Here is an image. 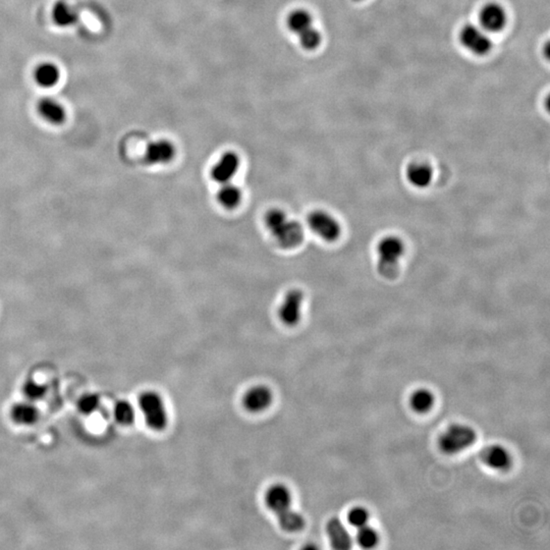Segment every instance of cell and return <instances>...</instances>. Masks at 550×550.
<instances>
[{
  "label": "cell",
  "instance_id": "1",
  "mask_svg": "<svg viewBox=\"0 0 550 550\" xmlns=\"http://www.w3.org/2000/svg\"><path fill=\"white\" fill-rule=\"evenodd\" d=\"M265 503L276 515L278 523L284 531L295 533L305 527V519L293 510V496L284 484H275L267 490Z\"/></svg>",
  "mask_w": 550,
  "mask_h": 550
},
{
  "label": "cell",
  "instance_id": "2",
  "mask_svg": "<svg viewBox=\"0 0 550 550\" xmlns=\"http://www.w3.org/2000/svg\"><path fill=\"white\" fill-rule=\"evenodd\" d=\"M264 223L271 236L284 249H295L303 242V225L291 218L284 210L278 208L269 210L265 214Z\"/></svg>",
  "mask_w": 550,
  "mask_h": 550
},
{
  "label": "cell",
  "instance_id": "3",
  "mask_svg": "<svg viewBox=\"0 0 550 550\" xmlns=\"http://www.w3.org/2000/svg\"><path fill=\"white\" fill-rule=\"evenodd\" d=\"M286 27L299 39L300 45L307 51L319 47L321 35L313 25L312 15L308 10L297 8L291 10L286 19Z\"/></svg>",
  "mask_w": 550,
  "mask_h": 550
},
{
  "label": "cell",
  "instance_id": "4",
  "mask_svg": "<svg viewBox=\"0 0 550 550\" xmlns=\"http://www.w3.org/2000/svg\"><path fill=\"white\" fill-rule=\"evenodd\" d=\"M405 253V243L398 236H389L382 238L377 246L379 273L387 278L394 277L398 273Z\"/></svg>",
  "mask_w": 550,
  "mask_h": 550
},
{
  "label": "cell",
  "instance_id": "5",
  "mask_svg": "<svg viewBox=\"0 0 550 550\" xmlns=\"http://www.w3.org/2000/svg\"><path fill=\"white\" fill-rule=\"evenodd\" d=\"M139 407L149 428L162 431L168 424V413L163 398L155 391H145L140 396Z\"/></svg>",
  "mask_w": 550,
  "mask_h": 550
},
{
  "label": "cell",
  "instance_id": "6",
  "mask_svg": "<svg viewBox=\"0 0 550 550\" xmlns=\"http://www.w3.org/2000/svg\"><path fill=\"white\" fill-rule=\"evenodd\" d=\"M476 432L472 427L455 424L448 427L438 440V446L446 455H457L473 446Z\"/></svg>",
  "mask_w": 550,
  "mask_h": 550
},
{
  "label": "cell",
  "instance_id": "7",
  "mask_svg": "<svg viewBox=\"0 0 550 550\" xmlns=\"http://www.w3.org/2000/svg\"><path fill=\"white\" fill-rule=\"evenodd\" d=\"M311 231L326 242H337L341 236V225L332 214L324 210H315L308 216Z\"/></svg>",
  "mask_w": 550,
  "mask_h": 550
},
{
  "label": "cell",
  "instance_id": "8",
  "mask_svg": "<svg viewBox=\"0 0 550 550\" xmlns=\"http://www.w3.org/2000/svg\"><path fill=\"white\" fill-rule=\"evenodd\" d=\"M304 298L303 291L298 289H293L286 293L278 310V316L282 323L288 326H295L299 323L302 317Z\"/></svg>",
  "mask_w": 550,
  "mask_h": 550
},
{
  "label": "cell",
  "instance_id": "9",
  "mask_svg": "<svg viewBox=\"0 0 550 550\" xmlns=\"http://www.w3.org/2000/svg\"><path fill=\"white\" fill-rule=\"evenodd\" d=\"M240 165V156L234 151H227L223 153L218 161L212 166L210 175L212 179L220 185L229 183L238 174Z\"/></svg>",
  "mask_w": 550,
  "mask_h": 550
},
{
  "label": "cell",
  "instance_id": "10",
  "mask_svg": "<svg viewBox=\"0 0 550 550\" xmlns=\"http://www.w3.org/2000/svg\"><path fill=\"white\" fill-rule=\"evenodd\" d=\"M177 155V148L170 140L160 139L147 146L144 160L150 165L170 163Z\"/></svg>",
  "mask_w": 550,
  "mask_h": 550
},
{
  "label": "cell",
  "instance_id": "11",
  "mask_svg": "<svg viewBox=\"0 0 550 550\" xmlns=\"http://www.w3.org/2000/svg\"><path fill=\"white\" fill-rule=\"evenodd\" d=\"M460 39L467 49L470 50L477 56H484L492 49V41L487 35L473 25H468L463 28Z\"/></svg>",
  "mask_w": 550,
  "mask_h": 550
},
{
  "label": "cell",
  "instance_id": "12",
  "mask_svg": "<svg viewBox=\"0 0 550 550\" xmlns=\"http://www.w3.org/2000/svg\"><path fill=\"white\" fill-rule=\"evenodd\" d=\"M273 401V391L267 387L258 385V387H252L246 392L243 404L251 413H261L270 407Z\"/></svg>",
  "mask_w": 550,
  "mask_h": 550
},
{
  "label": "cell",
  "instance_id": "13",
  "mask_svg": "<svg viewBox=\"0 0 550 550\" xmlns=\"http://www.w3.org/2000/svg\"><path fill=\"white\" fill-rule=\"evenodd\" d=\"M326 532L330 538L332 549L347 550L352 547V537L341 520L333 518L326 525Z\"/></svg>",
  "mask_w": 550,
  "mask_h": 550
},
{
  "label": "cell",
  "instance_id": "14",
  "mask_svg": "<svg viewBox=\"0 0 550 550\" xmlns=\"http://www.w3.org/2000/svg\"><path fill=\"white\" fill-rule=\"evenodd\" d=\"M410 185L417 188H426L432 183L433 170L428 164L415 162L407 166L405 172Z\"/></svg>",
  "mask_w": 550,
  "mask_h": 550
},
{
  "label": "cell",
  "instance_id": "15",
  "mask_svg": "<svg viewBox=\"0 0 550 550\" xmlns=\"http://www.w3.org/2000/svg\"><path fill=\"white\" fill-rule=\"evenodd\" d=\"M484 463L496 471H505L512 466V455L507 448L501 446H492L482 455Z\"/></svg>",
  "mask_w": 550,
  "mask_h": 550
},
{
  "label": "cell",
  "instance_id": "16",
  "mask_svg": "<svg viewBox=\"0 0 550 550\" xmlns=\"http://www.w3.org/2000/svg\"><path fill=\"white\" fill-rule=\"evenodd\" d=\"M505 10L496 4H488L482 10L480 15V22L484 30L490 32H497L503 29L505 25Z\"/></svg>",
  "mask_w": 550,
  "mask_h": 550
},
{
  "label": "cell",
  "instance_id": "17",
  "mask_svg": "<svg viewBox=\"0 0 550 550\" xmlns=\"http://www.w3.org/2000/svg\"><path fill=\"white\" fill-rule=\"evenodd\" d=\"M38 113L46 122L61 124L67 120V111L61 103L52 98H43L38 103Z\"/></svg>",
  "mask_w": 550,
  "mask_h": 550
},
{
  "label": "cell",
  "instance_id": "18",
  "mask_svg": "<svg viewBox=\"0 0 550 550\" xmlns=\"http://www.w3.org/2000/svg\"><path fill=\"white\" fill-rule=\"evenodd\" d=\"M10 415L12 420L17 424L29 426L38 421L40 413H39L38 407H36L35 403L27 401V402L17 403L13 405Z\"/></svg>",
  "mask_w": 550,
  "mask_h": 550
},
{
  "label": "cell",
  "instance_id": "19",
  "mask_svg": "<svg viewBox=\"0 0 550 550\" xmlns=\"http://www.w3.org/2000/svg\"><path fill=\"white\" fill-rule=\"evenodd\" d=\"M34 80L40 87H54L60 80V71H59L58 65L54 63H41L35 70Z\"/></svg>",
  "mask_w": 550,
  "mask_h": 550
},
{
  "label": "cell",
  "instance_id": "20",
  "mask_svg": "<svg viewBox=\"0 0 550 550\" xmlns=\"http://www.w3.org/2000/svg\"><path fill=\"white\" fill-rule=\"evenodd\" d=\"M218 203L227 209H234L242 202L243 192L238 186L229 183L221 184L218 195H216Z\"/></svg>",
  "mask_w": 550,
  "mask_h": 550
},
{
  "label": "cell",
  "instance_id": "21",
  "mask_svg": "<svg viewBox=\"0 0 550 550\" xmlns=\"http://www.w3.org/2000/svg\"><path fill=\"white\" fill-rule=\"evenodd\" d=\"M52 19L59 27H72L78 22V13L65 1H58L52 10Z\"/></svg>",
  "mask_w": 550,
  "mask_h": 550
},
{
  "label": "cell",
  "instance_id": "22",
  "mask_svg": "<svg viewBox=\"0 0 550 550\" xmlns=\"http://www.w3.org/2000/svg\"><path fill=\"white\" fill-rule=\"evenodd\" d=\"M435 396L428 389H418L412 394L410 404L417 413H427L435 405Z\"/></svg>",
  "mask_w": 550,
  "mask_h": 550
},
{
  "label": "cell",
  "instance_id": "23",
  "mask_svg": "<svg viewBox=\"0 0 550 550\" xmlns=\"http://www.w3.org/2000/svg\"><path fill=\"white\" fill-rule=\"evenodd\" d=\"M113 415H115V419L118 424L129 426V425L133 424L135 421L136 412L131 403L127 402V401H120L115 405Z\"/></svg>",
  "mask_w": 550,
  "mask_h": 550
},
{
  "label": "cell",
  "instance_id": "24",
  "mask_svg": "<svg viewBox=\"0 0 550 550\" xmlns=\"http://www.w3.org/2000/svg\"><path fill=\"white\" fill-rule=\"evenodd\" d=\"M23 394L29 402H39L45 398L47 387L35 380H27L23 385Z\"/></svg>",
  "mask_w": 550,
  "mask_h": 550
},
{
  "label": "cell",
  "instance_id": "25",
  "mask_svg": "<svg viewBox=\"0 0 550 550\" xmlns=\"http://www.w3.org/2000/svg\"><path fill=\"white\" fill-rule=\"evenodd\" d=\"M79 412L83 415L89 416L95 413L100 407V398L97 394H87L81 396L76 403Z\"/></svg>",
  "mask_w": 550,
  "mask_h": 550
},
{
  "label": "cell",
  "instance_id": "26",
  "mask_svg": "<svg viewBox=\"0 0 550 550\" xmlns=\"http://www.w3.org/2000/svg\"><path fill=\"white\" fill-rule=\"evenodd\" d=\"M378 534L373 528L366 525L359 528L357 541L363 549H372L378 543Z\"/></svg>",
  "mask_w": 550,
  "mask_h": 550
},
{
  "label": "cell",
  "instance_id": "27",
  "mask_svg": "<svg viewBox=\"0 0 550 550\" xmlns=\"http://www.w3.org/2000/svg\"><path fill=\"white\" fill-rule=\"evenodd\" d=\"M348 523L354 527L361 528L368 525L369 521V514L366 508L357 507L352 508L348 515Z\"/></svg>",
  "mask_w": 550,
  "mask_h": 550
},
{
  "label": "cell",
  "instance_id": "28",
  "mask_svg": "<svg viewBox=\"0 0 550 550\" xmlns=\"http://www.w3.org/2000/svg\"><path fill=\"white\" fill-rule=\"evenodd\" d=\"M356 1H361V0H356Z\"/></svg>",
  "mask_w": 550,
  "mask_h": 550
}]
</instances>
